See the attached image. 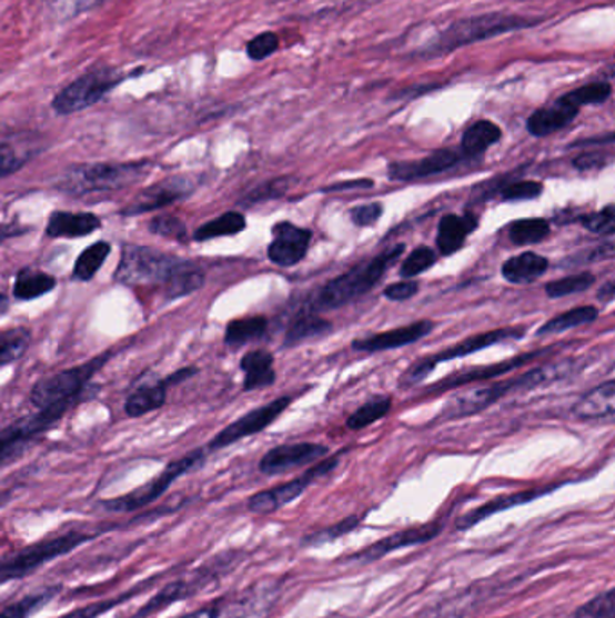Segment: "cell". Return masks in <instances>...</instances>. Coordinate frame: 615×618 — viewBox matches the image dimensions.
<instances>
[{"instance_id":"cell-4","label":"cell","mask_w":615,"mask_h":618,"mask_svg":"<svg viewBox=\"0 0 615 618\" xmlns=\"http://www.w3.org/2000/svg\"><path fill=\"white\" fill-rule=\"evenodd\" d=\"M568 366H571V362L533 369V371L524 372V375L507 380V382L493 383V386L475 389V391L467 392L457 400L450 401L441 418L443 420H455V418H462V416L476 415V412H482L487 407L496 403L501 398L507 397L510 392L531 391V389L545 386V383L556 382L559 378L571 375L573 368H568Z\"/></svg>"},{"instance_id":"cell-23","label":"cell","mask_w":615,"mask_h":618,"mask_svg":"<svg viewBox=\"0 0 615 618\" xmlns=\"http://www.w3.org/2000/svg\"><path fill=\"white\" fill-rule=\"evenodd\" d=\"M522 337H524V329H493V331H486V333L467 337L466 340L455 343L452 348L444 349V351L430 358V360L437 366L438 362H447V360H455V358H464L467 357V355L481 351V349L491 348V346H495V343L504 342V340L522 339Z\"/></svg>"},{"instance_id":"cell-60","label":"cell","mask_w":615,"mask_h":618,"mask_svg":"<svg viewBox=\"0 0 615 618\" xmlns=\"http://www.w3.org/2000/svg\"><path fill=\"white\" fill-rule=\"evenodd\" d=\"M374 181L372 179H356V181H346V183L331 185L322 189L323 192H343L349 189H372Z\"/></svg>"},{"instance_id":"cell-56","label":"cell","mask_w":615,"mask_h":618,"mask_svg":"<svg viewBox=\"0 0 615 618\" xmlns=\"http://www.w3.org/2000/svg\"><path fill=\"white\" fill-rule=\"evenodd\" d=\"M383 216V207L380 203L361 205L351 210V218L357 227H371L380 221Z\"/></svg>"},{"instance_id":"cell-58","label":"cell","mask_w":615,"mask_h":618,"mask_svg":"<svg viewBox=\"0 0 615 618\" xmlns=\"http://www.w3.org/2000/svg\"><path fill=\"white\" fill-rule=\"evenodd\" d=\"M608 161H611V156L603 154L599 150H592V152H583L577 156L573 163L577 170H594L603 169Z\"/></svg>"},{"instance_id":"cell-14","label":"cell","mask_w":615,"mask_h":618,"mask_svg":"<svg viewBox=\"0 0 615 618\" xmlns=\"http://www.w3.org/2000/svg\"><path fill=\"white\" fill-rule=\"evenodd\" d=\"M273 242L268 247V259L280 268H291L308 256L313 241V232L296 227L291 221H280L273 228Z\"/></svg>"},{"instance_id":"cell-51","label":"cell","mask_w":615,"mask_h":618,"mask_svg":"<svg viewBox=\"0 0 615 618\" xmlns=\"http://www.w3.org/2000/svg\"><path fill=\"white\" fill-rule=\"evenodd\" d=\"M583 227L591 230L592 233L599 236H614L615 232V208L614 205L603 208L602 212L587 213L579 218Z\"/></svg>"},{"instance_id":"cell-41","label":"cell","mask_w":615,"mask_h":618,"mask_svg":"<svg viewBox=\"0 0 615 618\" xmlns=\"http://www.w3.org/2000/svg\"><path fill=\"white\" fill-rule=\"evenodd\" d=\"M154 582V579L149 580V582H143V585L135 586V588L129 589L125 594L118 595L114 599L100 600V602L87 604L83 608L72 609L69 614L62 615L58 618H98L101 615L109 614L111 609L115 606H121L125 604L127 600L134 599L135 595L143 594V589L149 588L150 585Z\"/></svg>"},{"instance_id":"cell-39","label":"cell","mask_w":615,"mask_h":618,"mask_svg":"<svg viewBox=\"0 0 615 618\" xmlns=\"http://www.w3.org/2000/svg\"><path fill=\"white\" fill-rule=\"evenodd\" d=\"M31 343V331L28 328H11L0 333V368L17 362L24 357Z\"/></svg>"},{"instance_id":"cell-6","label":"cell","mask_w":615,"mask_h":618,"mask_svg":"<svg viewBox=\"0 0 615 618\" xmlns=\"http://www.w3.org/2000/svg\"><path fill=\"white\" fill-rule=\"evenodd\" d=\"M204 459H206L204 449L192 450L183 458L175 459L172 464L167 465V469L158 474L154 479H150L149 484L141 485L132 492L123 494L120 498L107 499V501L101 502V507L105 508L107 512H138L141 508L149 507L152 502L158 501L179 478H183L184 474L199 469L204 464Z\"/></svg>"},{"instance_id":"cell-20","label":"cell","mask_w":615,"mask_h":618,"mask_svg":"<svg viewBox=\"0 0 615 618\" xmlns=\"http://www.w3.org/2000/svg\"><path fill=\"white\" fill-rule=\"evenodd\" d=\"M579 111H582V107L574 102L568 92H565L558 100H554L553 103L534 111L525 127L534 138H545V136L554 134V132L562 131L565 127L571 126L576 120Z\"/></svg>"},{"instance_id":"cell-2","label":"cell","mask_w":615,"mask_h":618,"mask_svg":"<svg viewBox=\"0 0 615 618\" xmlns=\"http://www.w3.org/2000/svg\"><path fill=\"white\" fill-rule=\"evenodd\" d=\"M98 536H100V531L72 528V530L60 531L54 536L31 542L19 550L8 551L0 557V586L26 579L34 571H39L42 566L68 556L85 542L97 539Z\"/></svg>"},{"instance_id":"cell-21","label":"cell","mask_w":615,"mask_h":618,"mask_svg":"<svg viewBox=\"0 0 615 618\" xmlns=\"http://www.w3.org/2000/svg\"><path fill=\"white\" fill-rule=\"evenodd\" d=\"M433 328H435V325L432 320H421V322H414V325L404 326V328L390 329L385 333L354 340L352 349L361 351V353H381V351H390V349L404 348V346L424 339L426 335L432 333Z\"/></svg>"},{"instance_id":"cell-61","label":"cell","mask_w":615,"mask_h":618,"mask_svg":"<svg viewBox=\"0 0 615 618\" xmlns=\"http://www.w3.org/2000/svg\"><path fill=\"white\" fill-rule=\"evenodd\" d=\"M193 375H198V369L195 368L179 369V371L172 372L170 377L164 378V382H167V386L170 387L173 386V383L184 382V380H188V378H192Z\"/></svg>"},{"instance_id":"cell-24","label":"cell","mask_w":615,"mask_h":618,"mask_svg":"<svg viewBox=\"0 0 615 618\" xmlns=\"http://www.w3.org/2000/svg\"><path fill=\"white\" fill-rule=\"evenodd\" d=\"M478 227V219L472 213L466 216H457V213H447L438 222L437 230V248L443 256H453L455 251L461 250L466 242L467 236L475 232Z\"/></svg>"},{"instance_id":"cell-29","label":"cell","mask_w":615,"mask_h":618,"mask_svg":"<svg viewBox=\"0 0 615 618\" xmlns=\"http://www.w3.org/2000/svg\"><path fill=\"white\" fill-rule=\"evenodd\" d=\"M274 357L270 351L256 349L251 353H245L241 360V369L244 371L245 391H255L262 387L271 386L276 380V372L273 369Z\"/></svg>"},{"instance_id":"cell-52","label":"cell","mask_w":615,"mask_h":618,"mask_svg":"<svg viewBox=\"0 0 615 618\" xmlns=\"http://www.w3.org/2000/svg\"><path fill=\"white\" fill-rule=\"evenodd\" d=\"M149 230L155 236L167 237V239H175V241H184L186 239V227L181 219L170 213L158 216L152 219L149 225Z\"/></svg>"},{"instance_id":"cell-40","label":"cell","mask_w":615,"mask_h":618,"mask_svg":"<svg viewBox=\"0 0 615 618\" xmlns=\"http://www.w3.org/2000/svg\"><path fill=\"white\" fill-rule=\"evenodd\" d=\"M548 233H551V222L547 219H518L510 227L511 241L515 242L516 247L542 242L547 239Z\"/></svg>"},{"instance_id":"cell-13","label":"cell","mask_w":615,"mask_h":618,"mask_svg":"<svg viewBox=\"0 0 615 618\" xmlns=\"http://www.w3.org/2000/svg\"><path fill=\"white\" fill-rule=\"evenodd\" d=\"M291 403H293V398L280 397L276 400L270 401V403H265V406L259 407V409H253L248 415L241 416L239 420L230 423L226 429H222L210 441L208 449H224V447H230V445L236 443V441L244 440L248 436L259 435L262 430L268 429Z\"/></svg>"},{"instance_id":"cell-28","label":"cell","mask_w":615,"mask_h":618,"mask_svg":"<svg viewBox=\"0 0 615 618\" xmlns=\"http://www.w3.org/2000/svg\"><path fill=\"white\" fill-rule=\"evenodd\" d=\"M502 140V129L495 121L478 120L467 127L461 140V152L466 158H481L487 149Z\"/></svg>"},{"instance_id":"cell-62","label":"cell","mask_w":615,"mask_h":618,"mask_svg":"<svg viewBox=\"0 0 615 618\" xmlns=\"http://www.w3.org/2000/svg\"><path fill=\"white\" fill-rule=\"evenodd\" d=\"M615 295V285L612 280H608L605 286H603L599 293H597V299L603 300V302H611L614 299Z\"/></svg>"},{"instance_id":"cell-46","label":"cell","mask_w":615,"mask_h":618,"mask_svg":"<svg viewBox=\"0 0 615 618\" xmlns=\"http://www.w3.org/2000/svg\"><path fill=\"white\" fill-rule=\"evenodd\" d=\"M360 521L361 517H346V519L336 522V525H332V527L323 528V530L314 531V534H309V536L303 539V545L317 548V546H323L325 542L336 541L340 537L346 536L349 531L354 530V528L360 525Z\"/></svg>"},{"instance_id":"cell-15","label":"cell","mask_w":615,"mask_h":618,"mask_svg":"<svg viewBox=\"0 0 615 618\" xmlns=\"http://www.w3.org/2000/svg\"><path fill=\"white\" fill-rule=\"evenodd\" d=\"M444 525L441 521L430 522V525H421V527L409 528V530L397 531L394 536L385 537L374 545L366 546L363 550L357 551L356 556L349 557L351 562H360V565H369L375 560L394 554V551L403 550L409 546L424 545L432 541L435 537L441 536Z\"/></svg>"},{"instance_id":"cell-1","label":"cell","mask_w":615,"mask_h":618,"mask_svg":"<svg viewBox=\"0 0 615 618\" xmlns=\"http://www.w3.org/2000/svg\"><path fill=\"white\" fill-rule=\"evenodd\" d=\"M542 22L544 19L513 16V13H501V11L464 17V19L455 20L452 26H447L446 30L441 31L435 39L430 40L429 44L419 49L415 54L421 59H438V57L453 53L466 46L478 44L484 40L496 39V37L513 33V31L531 30Z\"/></svg>"},{"instance_id":"cell-53","label":"cell","mask_w":615,"mask_h":618,"mask_svg":"<svg viewBox=\"0 0 615 618\" xmlns=\"http://www.w3.org/2000/svg\"><path fill=\"white\" fill-rule=\"evenodd\" d=\"M544 192V183L540 181H515L505 185L501 190L504 201H525V199H536Z\"/></svg>"},{"instance_id":"cell-50","label":"cell","mask_w":615,"mask_h":618,"mask_svg":"<svg viewBox=\"0 0 615 618\" xmlns=\"http://www.w3.org/2000/svg\"><path fill=\"white\" fill-rule=\"evenodd\" d=\"M280 48L279 34L273 33V31H264V33L256 34L253 39L245 46V53L251 60L270 59L273 57Z\"/></svg>"},{"instance_id":"cell-32","label":"cell","mask_w":615,"mask_h":618,"mask_svg":"<svg viewBox=\"0 0 615 618\" xmlns=\"http://www.w3.org/2000/svg\"><path fill=\"white\" fill-rule=\"evenodd\" d=\"M204 286V271L190 261H181L172 277L164 282V295L169 299H181L186 295L195 293Z\"/></svg>"},{"instance_id":"cell-35","label":"cell","mask_w":615,"mask_h":618,"mask_svg":"<svg viewBox=\"0 0 615 618\" xmlns=\"http://www.w3.org/2000/svg\"><path fill=\"white\" fill-rule=\"evenodd\" d=\"M54 288H57V280H54L53 276L26 268L17 277L13 295L19 300H33L49 293V291H53Z\"/></svg>"},{"instance_id":"cell-44","label":"cell","mask_w":615,"mask_h":618,"mask_svg":"<svg viewBox=\"0 0 615 618\" xmlns=\"http://www.w3.org/2000/svg\"><path fill=\"white\" fill-rule=\"evenodd\" d=\"M31 158V150L10 140H0V179L14 175Z\"/></svg>"},{"instance_id":"cell-11","label":"cell","mask_w":615,"mask_h":618,"mask_svg":"<svg viewBox=\"0 0 615 618\" xmlns=\"http://www.w3.org/2000/svg\"><path fill=\"white\" fill-rule=\"evenodd\" d=\"M337 464H340V458L334 456V458H329L325 459V461H320V464L314 465L313 469H309L303 476L293 479V481H289V484L256 492L255 496H251V498L248 499V510H250L251 514H259V516H268V514L276 512L280 508H284L285 505H289V502H293L294 499L300 498L316 479L331 474L332 470L336 469Z\"/></svg>"},{"instance_id":"cell-55","label":"cell","mask_w":615,"mask_h":618,"mask_svg":"<svg viewBox=\"0 0 615 618\" xmlns=\"http://www.w3.org/2000/svg\"><path fill=\"white\" fill-rule=\"evenodd\" d=\"M289 185H291L289 183V179H273L270 183L262 185L260 189L253 190V192L248 196V199H245V203H260V201H265V199L284 196L285 190L289 189Z\"/></svg>"},{"instance_id":"cell-19","label":"cell","mask_w":615,"mask_h":618,"mask_svg":"<svg viewBox=\"0 0 615 618\" xmlns=\"http://www.w3.org/2000/svg\"><path fill=\"white\" fill-rule=\"evenodd\" d=\"M193 190V181L190 178H169L161 183L152 185L149 189L135 196L134 201L129 207L123 208V216H141L144 212H152L158 208L169 207L178 203L181 199L188 198Z\"/></svg>"},{"instance_id":"cell-48","label":"cell","mask_w":615,"mask_h":618,"mask_svg":"<svg viewBox=\"0 0 615 618\" xmlns=\"http://www.w3.org/2000/svg\"><path fill=\"white\" fill-rule=\"evenodd\" d=\"M437 262V253L429 247L415 248L401 266V277L404 279H414L421 276L423 271L430 270Z\"/></svg>"},{"instance_id":"cell-17","label":"cell","mask_w":615,"mask_h":618,"mask_svg":"<svg viewBox=\"0 0 615 618\" xmlns=\"http://www.w3.org/2000/svg\"><path fill=\"white\" fill-rule=\"evenodd\" d=\"M466 156L461 150L438 149L426 158L414 161H395L390 163L389 178L394 181H417V179L432 178L444 175L447 170L455 169Z\"/></svg>"},{"instance_id":"cell-31","label":"cell","mask_w":615,"mask_h":618,"mask_svg":"<svg viewBox=\"0 0 615 618\" xmlns=\"http://www.w3.org/2000/svg\"><path fill=\"white\" fill-rule=\"evenodd\" d=\"M167 391L169 386L164 380L150 383V386H141L135 389L125 401V411L130 418H141V416L149 415V412L158 411L164 406L167 401Z\"/></svg>"},{"instance_id":"cell-54","label":"cell","mask_w":615,"mask_h":618,"mask_svg":"<svg viewBox=\"0 0 615 618\" xmlns=\"http://www.w3.org/2000/svg\"><path fill=\"white\" fill-rule=\"evenodd\" d=\"M172 618H235L233 608H231V597H221L213 602L202 606V608L193 609L190 614L179 615Z\"/></svg>"},{"instance_id":"cell-16","label":"cell","mask_w":615,"mask_h":618,"mask_svg":"<svg viewBox=\"0 0 615 618\" xmlns=\"http://www.w3.org/2000/svg\"><path fill=\"white\" fill-rule=\"evenodd\" d=\"M329 455V447L320 443H285L271 449L264 458L260 459V472L265 476H279L289 470L300 469L313 464L316 459Z\"/></svg>"},{"instance_id":"cell-26","label":"cell","mask_w":615,"mask_h":618,"mask_svg":"<svg viewBox=\"0 0 615 618\" xmlns=\"http://www.w3.org/2000/svg\"><path fill=\"white\" fill-rule=\"evenodd\" d=\"M615 411V382L602 383L594 387L587 395H583L582 400L574 406L573 412L579 420H599L608 418Z\"/></svg>"},{"instance_id":"cell-34","label":"cell","mask_w":615,"mask_h":618,"mask_svg":"<svg viewBox=\"0 0 615 618\" xmlns=\"http://www.w3.org/2000/svg\"><path fill=\"white\" fill-rule=\"evenodd\" d=\"M268 331L265 317H245V319L231 320L224 335V342L230 348H241L245 343L262 339Z\"/></svg>"},{"instance_id":"cell-7","label":"cell","mask_w":615,"mask_h":618,"mask_svg":"<svg viewBox=\"0 0 615 618\" xmlns=\"http://www.w3.org/2000/svg\"><path fill=\"white\" fill-rule=\"evenodd\" d=\"M183 259L150 247L123 248L114 279L127 286L164 285Z\"/></svg>"},{"instance_id":"cell-25","label":"cell","mask_w":615,"mask_h":618,"mask_svg":"<svg viewBox=\"0 0 615 618\" xmlns=\"http://www.w3.org/2000/svg\"><path fill=\"white\" fill-rule=\"evenodd\" d=\"M100 227V218L91 212H54L49 218L46 233L53 239H77L97 232Z\"/></svg>"},{"instance_id":"cell-43","label":"cell","mask_w":615,"mask_h":618,"mask_svg":"<svg viewBox=\"0 0 615 618\" xmlns=\"http://www.w3.org/2000/svg\"><path fill=\"white\" fill-rule=\"evenodd\" d=\"M596 285V276L591 271H582L576 276L565 277V279L553 280L545 286V293L551 299H562L568 295L582 293V291L591 290Z\"/></svg>"},{"instance_id":"cell-49","label":"cell","mask_w":615,"mask_h":618,"mask_svg":"<svg viewBox=\"0 0 615 618\" xmlns=\"http://www.w3.org/2000/svg\"><path fill=\"white\" fill-rule=\"evenodd\" d=\"M571 97L579 107L602 106L612 97V86L608 82H592L582 88L573 89Z\"/></svg>"},{"instance_id":"cell-9","label":"cell","mask_w":615,"mask_h":618,"mask_svg":"<svg viewBox=\"0 0 615 618\" xmlns=\"http://www.w3.org/2000/svg\"><path fill=\"white\" fill-rule=\"evenodd\" d=\"M120 82L121 78L115 69H92L58 92L53 100V109L58 114L83 111L87 107L103 100Z\"/></svg>"},{"instance_id":"cell-18","label":"cell","mask_w":615,"mask_h":618,"mask_svg":"<svg viewBox=\"0 0 615 618\" xmlns=\"http://www.w3.org/2000/svg\"><path fill=\"white\" fill-rule=\"evenodd\" d=\"M553 348L538 349V351H531V353L520 355V357L510 358L504 362L493 363V366H481V368H473L472 371L458 372L452 377L444 378L441 382L433 383L429 389H424V395H438V392L450 391L455 387L467 386L472 382H487V380H495V378L507 375L516 368H524L525 363L533 362L536 358L547 353Z\"/></svg>"},{"instance_id":"cell-22","label":"cell","mask_w":615,"mask_h":618,"mask_svg":"<svg viewBox=\"0 0 615 618\" xmlns=\"http://www.w3.org/2000/svg\"><path fill=\"white\" fill-rule=\"evenodd\" d=\"M558 485H551V487H540L531 488V490H524V492L510 494V496H501V498L493 499V501L482 505V507L475 508L472 512L462 516L458 519L457 528L458 530H467V528L475 527L478 522L484 521L487 517L495 516L498 512H505L510 508L520 507V505H527V502L534 501V499L542 498V496H547V494L553 492Z\"/></svg>"},{"instance_id":"cell-59","label":"cell","mask_w":615,"mask_h":618,"mask_svg":"<svg viewBox=\"0 0 615 618\" xmlns=\"http://www.w3.org/2000/svg\"><path fill=\"white\" fill-rule=\"evenodd\" d=\"M29 232L28 227H22L20 222H0V245L10 241L13 237L24 236Z\"/></svg>"},{"instance_id":"cell-8","label":"cell","mask_w":615,"mask_h":618,"mask_svg":"<svg viewBox=\"0 0 615 618\" xmlns=\"http://www.w3.org/2000/svg\"><path fill=\"white\" fill-rule=\"evenodd\" d=\"M111 357V353L100 355V357L92 358L91 362L83 363V366L57 372L53 377L43 378L31 389L29 400L39 409H48V407L65 403V401L74 403L85 389L87 382L109 362Z\"/></svg>"},{"instance_id":"cell-42","label":"cell","mask_w":615,"mask_h":618,"mask_svg":"<svg viewBox=\"0 0 615 618\" xmlns=\"http://www.w3.org/2000/svg\"><path fill=\"white\" fill-rule=\"evenodd\" d=\"M392 409V400L389 397H377L374 400L366 401L365 406H361L354 415L349 416L346 427L351 430H361L372 426L381 418H385Z\"/></svg>"},{"instance_id":"cell-30","label":"cell","mask_w":615,"mask_h":618,"mask_svg":"<svg viewBox=\"0 0 615 618\" xmlns=\"http://www.w3.org/2000/svg\"><path fill=\"white\" fill-rule=\"evenodd\" d=\"M329 333H332V325L329 320L322 319L320 315L305 311L289 325L288 331H285L284 346L285 348H294V346H299L305 340L320 339V337H325Z\"/></svg>"},{"instance_id":"cell-63","label":"cell","mask_w":615,"mask_h":618,"mask_svg":"<svg viewBox=\"0 0 615 618\" xmlns=\"http://www.w3.org/2000/svg\"><path fill=\"white\" fill-rule=\"evenodd\" d=\"M11 494L0 488V508L6 507V502L10 501Z\"/></svg>"},{"instance_id":"cell-33","label":"cell","mask_w":615,"mask_h":618,"mask_svg":"<svg viewBox=\"0 0 615 618\" xmlns=\"http://www.w3.org/2000/svg\"><path fill=\"white\" fill-rule=\"evenodd\" d=\"M599 317V309L594 306H579V308L568 309L565 313L547 320L542 328L536 331V337H548V335L563 333L568 329L579 328V326L592 325Z\"/></svg>"},{"instance_id":"cell-5","label":"cell","mask_w":615,"mask_h":618,"mask_svg":"<svg viewBox=\"0 0 615 618\" xmlns=\"http://www.w3.org/2000/svg\"><path fill=\"white\" fill-rule=\"evenodd\" d=\"M152 170V163H91L71 167L58 181V189L71 196L114 192L140 183Z\"/></svg>"},{"instance_id":"cell-10","label":"cell","mask_w":615,"mask_h":618,"mask_svg":"<svg viewBox=\"0 0 615 618\" xmlns=\"http://www.w3.org/2000/svg\"><path fill=\"white\" fill-rule=\"evenodd\" d=\"M72 407V401L40 409L37 415L26 416L11 426L0 429V464L19 456L31 441L37 440L46 430L57 423Z\"/></svg>"},{"instance_id":"cell-27","label":"cell","mask_w":615,"mask_h":618,"mask_svg":"<svg viewBox=\"0 0 615 618\" xmlns=\"http://www.w3.org/2000/svg\"><path fill=\"white\" fill-rule=\"evenodd\" d=\"M547 268L548 261L544 256L534 253V251H524L504 262L502 276L513 285H530L544 276Z\"/></svg>"},{"instance_id":"cell-12","label":"cell","mask_w":615,"mask_h":618,"mask_svg":"<svg viewBox=\"0 0 615 618\" xmlns=\"http://www.w3.org/2000/svg\"><path fill=\"white\" fill-rule=\"evenodd\" d=\"M235 562L233 559L213 560L210 565L204 566L201 570L195 571L192 577L188 579L173 580L169 586H164L158 595H154L149 602L144 604L143 608L134 615V618H147L150 615L158 614L161 609L169 608L170 604L179 602V600L188 599L193 595L199 594L202 588L212 585L213 580L219 579L222 570L226 566Z\"/></svg>"},{"instance_id":"cell-37","label":"cell","mask_w":615,"mask_h":618,"mask_svg":"<svg viewBox=\"0 0 615 618\" xmlns=\"http://www.w3.org/2000/svg\"><path fill=\"white\" fill-rule=\"evenodd\" d=\"M245 228V218L241 212H226L212 219V221L204 222L193 233L195 241H210L216 237L236 236Z\"/></svg>"},{"instance_id":"cell-57","label":"cell","mask_w":615,"mask_h":618,"mask_svg":"<svg viewBox=\"0 0 615 618\" xmlns=\"http://www.w3.org/2000/svg\"><path fill=\"white\" fill-rule=\"evenodd\" d=\"M419 291L417 280H403V282H395V285L386 286L385 295L386 299L394 300V302H400V300H409L415 297Z\"/></svg>"},{"instance_id":"cell-47","label":"cell","mask_w":615,"mask_h":618,"mask_svg":"<svg viewBox=\"0 0 615 618\" xmlns=\"http://www.w3.org/2000/svg\"><path fill=\"white\" fill-rule=\"evenodd\" d=\"M574 618H615V589H606L605 594L577 608Z\"/></svg>"},{"instance_id":"cell-36","label":"cell","mask_w":615,"mask_h":618,"mask_svg":"<svg viewBox=\"0 0 615 618\" xmlns=\"http://www.w3.org/2000/svg\"><path fill=\"white\" fill-rule=\"evenodd\" d=\"M60 586H49V588L39 589L34 594L24 595L19 600L8 604L0 609V618H29L42 609L46 604L57 597Z\"/></svg>"},{"instance_id":"cell-64","label":"cell","mask_w":615,"mask_h":618,"mask_svg":"<svg viewBox=\"0 0 615 618\" xmlns=\"http://www.w3.org/2000/svg\"><path fill=\"white\" fill-rule=\"evenodd\" d=\"M10 306V299H8V295L0 293V311H6Z\"/></svg>"},{"instance_id":"cell-38","label":"cell","mask_w":615,"mask_h":618,"mask_svg":"<svg viewBox=\"0 0 615 618\" xmlns=\"http://www.w3.org/2000/svg\"><path fill=\"white\" fill-rule=\"evenodd\" d=\"M109 253H111V245L105 241H98L91 245V247L85 248L77 259L72 277L77 280H82V282L91 280L100 271Z\"/></svg>"},{"instance_id":"cell-3","label":"cell","mask_w":615,"mask_h":618,"mask_svg":"<svg viewBox=\"0 0 615 618\" xmlns=\"http://www.w3.org/2000/svg\"><path fill=\"white\" fill-rule=\"evenodd\" d=\"M404 250H406L404 245H397V247L383 251L371 261L352 266L351 270L334 277L331 282L323 286L322 290L317 291L314 306L317 309H337L351 305L363 295L374 290L386 271L400 261Z\"/></svg>"},{"instance_id":"cell-45","label":"cell","mask_w":615,"mask_h":618,"mask_svg":"<svg viewBox=\"0 0 615 618\" xmlns=\"http://www.w3.org/2000/svg\"><path fill=\"white\" fill-rule=\"evenodd\" d=\"M103 0H46L49 16L58 22L74 19L100 6Z\"/></svg>"}]
</instances>
